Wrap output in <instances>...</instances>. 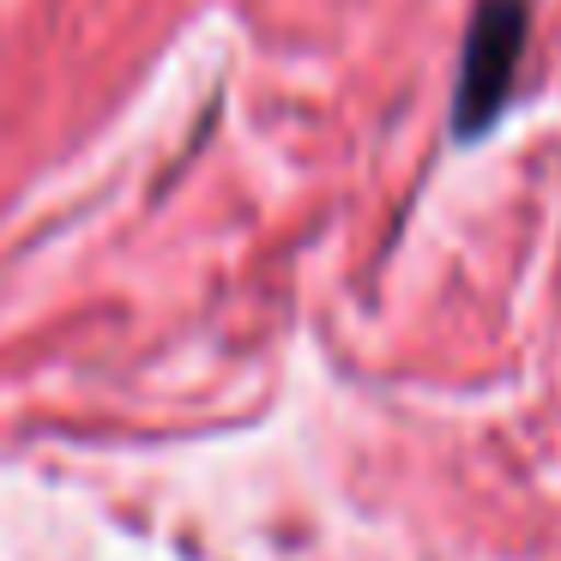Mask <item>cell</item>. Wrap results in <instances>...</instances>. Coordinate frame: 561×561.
<instances>
[{"mask_svg":"<svg viewBox=\"0 0 561 561\" xmlns=\"http://www.w3.org/2000/svg\"><path fill=\"white\" fill-rule=\"evenodd\" d=\"M519 7L513 0H483L471 25V49H465V79H459V127L477 134L507 98L513 61H519Z\"/></svg>","mask_w":561,"mask_h":561,"instance_id":"cell-1","label":"cell"}]
</instances>
